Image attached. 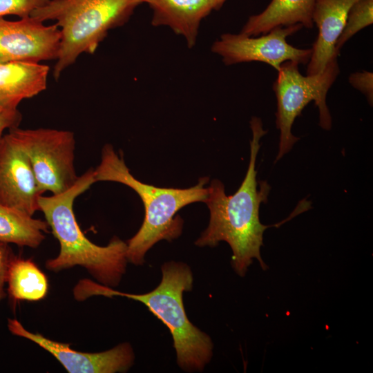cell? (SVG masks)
I'll list each match as a JSON object with an SVG mask.
<instances>
[{"label": "cell", "mask_w": 373, "mask_h": 373, "mask_svg": "<svg viewBox=\"0 0 373 373\" xmlns=\"http://www.w3.org/2000/svg\"><path fill=\"white\" fill-rule=\"evenodd\" d=\"M338 56L334 55L324 70L314 75H303L298 70L299 64L295 61H285L280 66L273 85L277 102L276 126L280 131L275 162L299 140L291 132L292 126L310 102L314 101L318 108L319 126L325 130L331 129L332 121L326 98L340 73Z\"/></svg>", "instance_id": "6"}, {"label": "cell", "mask_w": 373, "mask_h": 373, "mask_svg": "<svg viewBox=\"0 0 373 373\" xmlns=\"http://www.w3.org/2000/svg\"><path fill=\"white\" fill-rule=\"evenodd\" d=\"M61 32L32 16L9 21L0 17V62L40 63L57 59Z\"/></svg>", "instance_id": "10"}, {"label": "cell", "mask_w": 373, "mask_h": 373, "mask_svg": "<svg viewBox=\"0 0 373 373\" xmlns=\"http://www.w3.org/2000/svg\"><path fill=\"white\" fill-rule=\"evenodd\" d=\"M314 4V0H271L264 10L248 18L240 32L258 36L277 27L295 24L312 28Z\"/></svg>", "instance_id": "15"}, {"label": "cell", "mask_w": 373, "mask_h": 373, "mask_svg": "<svg viewBox=\"0 0 373 373\" xmlns=\"http://www.w3.org/2000/svg\"><path fill=\"white\" fill-rule=\"evenodd\" d=\"M161 269L160 283L149 292L124 293L102 285L99 294L126 297L146 306L171 332L178 366L185 372H202L211 359L213 344L209 336L191 323L185 312L182 296L193 289L192 271L187 264L176 261L164 263Z\"/></svg>", "instance_id": "4"}, {"label": "cell", "mask_w": 373, "mask_h": 373, "mask_svg": "<svg viewBox=\"0 0 373 373\" xmlns=\"http://www.w3.org/2000/svg\"><path fill=\"white\" fill-rule=\"evenodd\" d=\"M49 229L46 221L0 204V242L37 248L45 239Z\"/></svg>", "instance_id": "16"}, {"label": "cell", "mask_w": 373, "mask_h": 373, "mask_svg": "<svg viewBox=\"0 0 373 373\" xmlns=\"http://www.w3.org/2000/svg\"><path fill=\"white\" fill-rule=\"evenodd\" d=\"M22 115L17 109H0V138L6 130L19 127Z\"/></svg>", "instance_id": "22"}, {"label": "cell", "mask_w": 373, "mask_h": 373, "mask_svg": "<svg viewBox=\"0 0 373 373\" xmlns=\"http://www.w3.org/2000/svg\"><path fill=\"white\" fill-rule=\"evenodd\" d=\"M152 10L153 26L169 28L182 37L189 48L196 42L200 24L212 10L214 0H140Z\"/></svg>", "instance_id": "13"}, {"label": "cell", "mask_w": 373, "mask_h": 373, "mask_svg": "<svg viewBox=\"0 0 373 373\" xmlns=\"http://www.w3.org/2000/svg\"><path fill=\"white\" fill-rule=\"evenodd\" d=\"M373 23V0H358L350 8L345 26L336 43L339 54L344 44L354 35Z\"/></svg>", "instance_id": "18"}, {"label": "cell", "mask_w": 373, "mask_h": 373, "mask_svg": "<svg viewBox=\"0 0 373 373\" xmlns=\"http://www.w3.org/2000/svg\"><path fill=\"white\" fill-rule=\"evenodd\" d=\"M95 182L94 169H90L66 191L39 198V211L60 245L58 256L47 260L45 265L54 272L81 266L99 283L115 287L126 270L127 243L113 237L106 246L94 244L81 230L73 211L76 198Z\"/></svg>", "instance_id": "2"}, {"label": "cell", "mask_w": 373, "mask_h": 373, "mask_svg": "<svg viewBox=\"0 0 373 373\" xmlns=\"http://www.w3.org/2000/svg\"><path fill=\"white\" fill-rule=\"evenodd\" d=\"M94 178L95 182H116L129 186L143 202L145 216L142 224L126 242L128 261L135 265L144 264L146 252L157 242L172 241L181 235L183 220L176 215L180 209L193 202H205L208 196V188L204 187L209 180L207 176L187 189L162 188L142 182L130 173L122 154L118 155L109 144L102 148Z\"/></svg>", "instance_id": "3"}, {"label": "cell", "mask_w": 373, "mask_h": 373, "mask_svg": "<svg viewBox=\"0 0 373 373\" xmlns=\"http://www.w3.org/2000/svg\"><path fill=\"white\" fill-rule=\"evenodd\" d=\"M15 258L8 243L0 242V302L6 296L5 285L12 261Z\"/></svg>", "instance_id": "21"}, {"label": "cell", "mask_w": 373, "mask_h": 373, "mask_svg": "<svg viewBox=\"0 0 373 373\" xmlns=\"http://www.w3.org/2000/svg\"><path fill=\"white\" fill-rule=\"evenodd\" d=\"M348 82L350 85L362 93L370 105L373 104V73L368 70H362L350 75Z\"/></svg>", "instance_id": "20"}, {"label": "cell", "mask_w": 373, "mask_h": 373, "mask_svg": "<svg viewBox=\"0 0 373 373\" xmlns=\"http://www.w3.org/2000/svg\"><path fill=\"white\" fill-rule=\"evenodd\" d=\"M7 283L10 296L18 300H41L48 290L46 276L30 259L15 257L9 268Z\"/></svg>", "instance_id": "17"}, {"label": "cell", "mask_w": 373, "mask_h": 373, "mask_svg": "<svg viewBox=\"0 0 373 373\" xmlns=\"http://www.w3.org/2000/svg\"><path fill=\"white\" fill-rule=\"evenodd\" d=\"M8 131L27 156L43 193L58 194L75 184L79 176L75 168V138L72 131L19 127Z\"/></svg>", "instance_id": "7"}, {"label": "cell", "mask_w": 373, "mask_h": 373, "mask_svg": "<svg viewBox=\"0 0 373 373\" xmlns=\"http://www.w3.org/2000/svg\"><path fill=\"white\" fill-rule=\"evenodd\" d=\"M50 0H0V17L16 15L20 18L30 16Z\"/></svg>", "instance_id": "19"}, {"label": "cell", "mask_w": 373, "mask_h": 373, "mask_svg": "<svg viewBox=\"0 0 373 373\" xmlns=\"http://www.w3.org/2000/svg\"><path fill=\"white\" fill-rule=\"evenodd\" d=\"M43 193L27 156L8 131L0 138V204L32 216Z\"/></svg>", "instance_id": "11"}, {"label": "cell", "mask_w": 373, "mask_h": 373, "mask_svg": "<svg viewBox=\"0 0 373 373\" xmlns=\"http://www.w3.org/2000/svg\"><path fill=\"white\" fill-rule=\"evenodd\" d=\"M50 67L27 61L0 62V109H17L46 89Z\"/></svg>", "instance_id": "14"}, {"label": "cell", "mask_w": 373, "mask_h": 373, "mask_svg": "<svg viewBox=\"0 0 373 373\" xmlns=\"http://www.w3.org/2000/svg\"><path fill=\"white\" fill-rule=\"evenodd\" d=\"M252 139L250 141V159L241 185L231 195L225 193L224 186L218 180L211 181L205 203L210 218L207 229L195 242L198 247H214L220 241L227 242L231 250V265L235 271L244 276L256 258L263 270L267 267L260 256L263 233L266 229L278 227L291 220L288 218L274 225H265L260 221L261 203L267 201L271 189L266 181L257 182L256 157L260 141L267 131L260 118L252 117L250 122Z\"/></svg>", "instance_id": "1"}, {"label": "cell", "mask_w": 373, "mask_h": 373, "mask_svg": "<svg viewBox=\"0 0 373 373\" xmlns=\"http://www.w3.org/2000/svg\"><path fill=\"white\" fill-rule=\"evenodd\" d=\"M215 1V10H219L222 8L227 0H214Z\"/></svg>", "instance_id": "23"}, {"label": "cell", "mask_w": 373, "mask_h": 373, "mask_svg": "<svg viewBox=\"0 0 373 373\" xmlns=\"http://www.w3.org/2000/svg\"><path fill=\"white\" fill-rule=\"evenodd\" d=\"M140 0H50L30 16L53 20L61 32L53 70L57 80L83 53L93 54L109 30L125 24Z\"/></svg>", "instance_id": "5"}, {"label": "cell", "mask_w": 373, "mask_h": 373, "mask_svg": "<svg viewBox=\"0 0 373 373\" xmlns=\"http://www.w3.org/2000/svg\"><path fill=\"white\" fill-rule=\"evenodd\" d=\"M358 0H314L312 21L318 28V37L312 48L307 75L322 72L335 55L336 43L345 26L351 6Z\"/></svg>", "instance_id": "12"}, {"label": "cell", "mask_w": 373, "mask_h": 373, "mask_svg": "<svg viewBox=\"0 0 373 373\" xmlns=\"http://www.w3.org/2000/svg\"><path fill=\"white\" fill-rule=\"evenodd\" d=\"M303 28L300 24L277 27L258 36L224 33L213 43L211 49L227 66L260 61L271 66L278 72L285 61L307 64L312 48H298L287 41L289 36Z\"/></svg>", "instance_id": "8"}, {"label": "cell", "mask_w": 373, "mask_h": 373, "mask_svg": "<svg viewBox=\"0 0 373 373\" xmlns=\"http://www.w3.org/2000/svg\"><path fill=\"white\" fill-rule=\"evenodd\" d=\"M8 328L12 334L32 341L50 353L69 373L126 372L134 363V351L128 342L101 352H83L72 349L68 343L30 332L15 318L8 319Z\"/></svg>", "instance_id": "9"}]
</instances>
